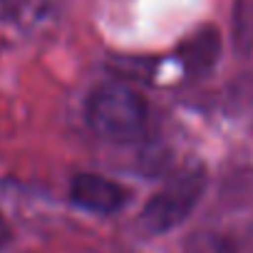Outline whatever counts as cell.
I'll return each instance as SVG.
<instances>
[{"instance_id":"1","label":"cell","mask_w":253,"mask_h":253,"mask_svg":"<svg viewBox=\"0 0 253 253\" xmlns=\"http://www.w3.org/2000/svg\"><path fill=\"white\" fill-rule=\"evenodd\" d=\"M87 124L107 142H134L147 126V99L129 84L104 82L87 102Z\"/></svg>"},{"instance_id":"2","label":"cell","mask_w":253,"mask_h":253,"mask_svg":"<svg viewBox=\"0 0 253 253\" xmlns=\"http://www.w3.org/2000/svg\"><path fill=\"white\" fill-rule=\"evenodd\" d=\"M206 179L201 171H189L159 189L142 211V226L149 233H167L186 221L204 194Z\"/></svg>"},{"instance_id":"3","label":"cell","mask_w":253,"mask_h":253,"mask_svg":"<svg viewBox=\"0 0 253 253\" xmlns=\"http://www.w3.org/2000/svg\"><path fill=\"white\" fill-rule=\"evenodd\" d=\"M70 196L80 209L92 213H114L126 201V191L117 181L99 174H77L72 179Z\"/></svg>"},{"instance_id":"4","label":"cell","mask_w":253,"mask_h":253,"mask_svg":"<svg viewBox=\"0 0 253 253\" xmlns=\"http://www.w3.org/2000/svg\"><path fill=\"white\" fill-rule=\"evenodd\" d=\"M216 55H218V35L213 30L199 33L184 47V62L189 65V70H204V67H209Z\"/></svg>"},{"instance_id":"5","label":"cell","mask_w":253,"mask_h":253,"mask_svg":"<svg viewBox=\"0 0 253 253\" xmlns=\"http://www.w3.org/2000/svg\"><path fill=\"white\" fill-rule=\"evenodd\" d=\"M186 253H233V248L216 233H199L186 243Z\"/></svg>"},{"instance_id":"6","label":"cell","mask_w":253,"mask_h":253,"mask_svg":"<svg viewBox=\"0 0 253 253\" xmlns=\"http://www.w3.org/2000/svg\"><path fill=\"white\" fill-rule=\"evenodd\" d=\"M8 238H10V226H8L5 216L0 213V248H3V246L8 243Z\"/></svg>"}]
</instances>
